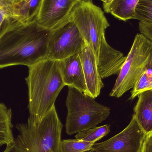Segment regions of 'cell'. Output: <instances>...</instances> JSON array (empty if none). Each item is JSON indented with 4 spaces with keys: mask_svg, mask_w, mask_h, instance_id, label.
<instances>
[{
    "mask_svg": "<svg viewBox=\"0 0 152 152\" xmlns=\"http://www.w3.org/2000/svg\"><path fill=\"white\" fill-rule=\"evenodd\" d=\"M68 19L92 49L102 79L118 75L126 57L112 48L106 41L105 31L110 24L103 11L90 0H77Z\"/></svg>",
    "mask_w": 152,
    "mask_h": 152,
    "instance_id": "6da1fadb",
    "label": "cell"
},
{
    "mask_svg": "<svg viewBox=\"0 0 152 152\" xmlns=\"http://www.w3.org/2000/svg\"><path fill=\"white\" fill-rule=\"evenodd\" d=\"M11 21L10 22V18L4 5L0 1V36L8 27Z\"/></svg>",
    "mask_w": 152,
    "mask_h": 152,
    "instance_id": "ffe728a7",
    "label": "cell"
},
{
    "mask_svg": "<svg viewBox=\"0 0 152 152\" xmlns=\"http://www.w3.org/2000/svg\"><path fill=\"white\" fill-rule=\"evenodd\" d=\"M77 1L42 0L35 20L39 26L52 31L68 19Z\"/></svg>",
    "mask_w": 152,
    "mask_h": 152,
    "instance_id": "9c48e42d",
    "label": "cell"
},
{
    "mask_svg": "<svg viewBox=\"0 0 152 152\" xmlns=\"http://www.w3.org/2000/svg\"><path fill=\"white\" fill-rule=\"evenodd\" d=\"M84 43L75 24L68 19L52 31L48 45L47 58L60 61L78 53Z\"/></svg>",
    "mask_w": 152,
    "mask_h": 152,
    "instance_id": "52a82bcc",
    "label": "cell"
},
{
    "mask_svg": "<svg viewBox=\"0 0 152 152\" xmlns=\"http://www.w3.org/2000/svg\"><path fill=\"white\" fill-rule=\"evenodd\" d=\"M94 143L79 139L61 140L59 152H87Z\"/></svg>",
    "mask_w": 152,
    "mask_h": 152,
    "instance_id": "e0dca14e",
    "label": "cell"
},
{
    "mask_svg": "<svg viewBox=\"0 0 152 152\" xmlns=\"http://www.w3.org/2000/svg\"><path fill=\"white\" fill-rule=\"evenodd\" d=\"M138 28L141 34L152 42V23L139 21Z\"/></svg>",
    "mask_w": 152,
    "mask_h": 152,
    "instance_id": "44dd1931",
    "label": "cell"
},
{
    "mask_svg": "<svg viewBox=\"0 0 152 152\" xmlns=\"http://www.w3.org/2000/svg\"><path fill=\"white\" fill-rule=\"evenodd\" d=\"M63 125L55 106L40 121L28 118L19 124V134L3 152H59Z\"/></svg>",
    "mask_w": 152,
    "mask_h": 152,
    "instance_id": "277c9868",
    "label": "cell"
},
{
    "mask_svg": "<svg viewBox=\"0 0 152 152\" xmlns=\"http://www.w3.org/2000/svg\"><path fill=\"white\" fill-rule=\"evenodd\" d=\"M52 30L29 23L12 20L0 36V69L22 65L29 67L47 58Z\"/></svg>",
    "mask_w": 152,
    "mask_h": 152,
    "instance_id": "7a4b0ae2",
    "label": "cell"
},
{
    "mask_svg": "<svg viewBox=\"0 0 152 152\" xmlns=\"http://www.w3.org/2000/svg\"><path fill=\"white\" fill-rule=\"evenodd\" d=\"M133 90L129 100H134L140 94L152 89V72L145 69L139 77Z\"/></svg>",
    "mask_w": 152,
    "mask_h": 152,
    "instance_id": "ac0fdd59",
    "label": "cell"
},
{
    "mask_svg": "<svg viewBox=\"0 0 152 152\" xmlns=\"http://www.w3.org/2000/svg\"><path fill=\"white\" fill-rule=\"evenodd\" d=\"M134 19L152 23V0H139L135 9Z\"/></svg>",
    "mask_w": 152,
    "mask_h": 152,
    "instance_id": "d6986e66",
    "label": "cell"
},
{
    "mask_svg": "<svg viewBox=\"0 0 152 152\" xmlns=\"http://www.w3.org/2000/svg\"><path fill=\"white\" fill-rule=\"evenodd\" d=\"M28 68L26 80L28 87L29 118L38 122L55 106V101L66 85L59 61L46 58Z\"/></svg>",
    "mask_w": 152,
    "mask_h": 152,
    "instance_id": "3957f363",
    "label": "cell"
},
{
    "mask_svg": "<svg viewBox=\"0 0 152 152\" xmlns=\"http://www.w3.org/2000/svg\"><path fill=\"white\" fill-rule=\"evenodd\" d=\"M1 1L4 3V4L7 5V4H14L20 1L21 0H1Z\"/></svg>",
    "mask_w": 152,
    "mask_h": 152,
    "instance_id": "603a6c76",
    "label": "cell"
},
{
    "mask_svg": "<svg viewBox=\"0 0 152 152\" xmlns=\"http://www.w3.org/2000/svg\"><path fill=\"white\" fill-rule=\"evenodd\" d=\"M90 1H92V0H90Z\"/></svg>",
    "mask_w": 152,
    "mask_h": 152,
    "instance_id": "d4e9b609",
    "label": "cell"
},
{
    "mask_svg": "<svg viewBox=\"0 0 152 152\" xmlns=\"http://www.w3.org/2000/svg\"><path fill=\"white\" fill-rule=\"evenodd\" d=\"M134 115L146 134L152 133V89L138 96Z\"/></svg>",
    "mask_w": 152,
    "mask_h": 152,
    "instance_id": "4fadbf2b",
    "label": "cell"
},
{
    "mask_svg": "<svg viewBox=\"0 0 152 152\" xmlns=\"http://www.w3.org/2000/svg\"><path fill=\"white\" fill-rule=\"evenodd\" d=\"M146 135L133 115L124 130L106 141L94 144L88 152H141Z\"/></svg>",
    "mask_w": 152,
    "mask_h": 152,
    "instance_id": "ba28073f",
    "label": "cell"
},
{
    "mask_svg": "<svg viewBox=\"0 0 152 152\" xmlns=\"http://www.w3.org/2000/svg\"><path fill=\"white\" fill-rule=\"evenodd\" d=\"M42 2V0H21L14 4H5V8L11 19L26 24L35 18Z\"/></svg>",
    "mask_w": 152,
    "mask_h": 152,
    "instance_id": "7c38bea8",
    "label": "cell"
},
{
    "mask_svg": "<svg viewBox=\"0 0 152 152\" xmlns=\"http://www.w3.org/2000/svg\"><path fill=\"white\" fill-rule=\"evenodd\" d=\"M59 65L65 85L87 94L85 76L78 53L59 61Z\"/></svg>",
    "mask_w": 152,
    "mask_h": 152,
    "instance_id": "8fae6325",
    "label": "cell"
},
{
    "mask_svg": "<svg viewBox=\"0 0 152 152\" xmlns=\"http://www.w3.org/2000/svg\"><path fill=\"white\" fill-rule=\"evenodd\" d=\"M87 87V94L94 98L100 95L104 84L98 70L97 61L92 49L84 42L78 53Z\"/></svg>",
    "mask_w": 152,
    "mask_h": 152,
    "instance_id": "30bf717a",
    "label": "cell"
},
{
    "mask_svg": "<svg viewBox=\"0 0 152 152\" xmlns=\"http://www.w3.org/2000/svg\"><path fill=\"white\" fill-rule=\"evenodd\" d=\"M11 118V109L0 103V146L8 144L14 140Z\"/></svg>",
    "mask_w": 152,
    "mask_h": 152,
    "instance_id": "9a60e30c",
    "label": "cell"
},
{
    "mask_svg": "<svg viewBox=\"0 0 152 152\" xmlns=\"http://www.w3.org/2000/svg\"><path fill=\"white\" fill-rule=\"evenodd\" d=\"M139 0H113L110 3L103 4L104 10L115 18L126 21L134 19L135 9Z\"/></svg>",
    "mask_w": 152,
    "mask_h": 152,
    "instance_id": "5bb4252c",
    "label": "cell"
},
{
    "mask_svg": "<svg viewBox=\"0 0 152 152\" xmlns=\"http://www.w3.org/2000/svg\"><path fill=\"white\" fill-rule=\"evenodd\" d=\"M110 132L109 125H105L77 133L75 136V138L79 140L90 142L95 143L97 141L107 135Z\"/></svg>",
    "mask_w": 152,
    "mask_h": 152,
    "instance_id": "2e32d148",
    "label": "cell"
},
{
    "mask_svg": "<svg viewBox=\"0 0 152 152\" xmlns=\"http://www.w3.org/2000/svg\"><path fill=\"white\" fill-rule=\"evenodd\" d=\"M66 104L67 109L66 130L69 135L96 127L106 120L110 113L108 107L71 86H68Z\"/></svg>",
    "mask_w": 152,
    "mask_h": 152,
    "instance_id": "5b68a950",
    "label": "cell"
},
{
    "mask_svg": "<svg viewBox=\"0 0 152 152\" xmlns=\"http://www.w3.org/2000/svg\"><path fill=\"white\" fill-rule=\"evenodd\" d=\"M152 50V42L142 34H137L110 96L119 98L134 87L146 69Z\"/></svg>",
    "mask_w": 152,
    "mask_h": 152,
    "instance_id": "8992f818",
    "label": "cell"
},
{
    "mask_svg": "<svg viewBox=\"0 0 152 152\" xmlns=\"http://www.w3.org/2000/svg\"><path fill=\"white\" fill-rule=\"evenodd\" d=\"M141 152H152V133L146 135Z\"/></svg>",
    "mask_w": 152,
    "mask_h": 152,
    "instance_id": "7402d4cb",
    "label": "cell"
},
{
    "mask_svg": "<svg viewBox=\"0 0 152 152\" xmlns=\"http://www.w3.org/2000/svg\"><path fill=\"white\" fill-rule=\"evenodd\" d=\"M103 2V4H108L110 3L113 0H100Z\"/></svg>",
    "mask_w": 152,
    "mask_h": 152,
    "instance_id": "cb8c5ba5",
    "label": "cell"
}]
</instances>
